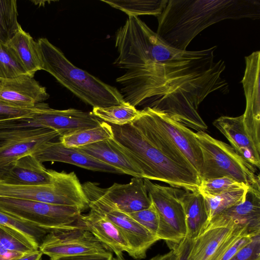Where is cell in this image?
<instances>
[{
	"instance_id": "cell-1",
	"label": "cell",
	"mask_w": 260,
	"mask_h": 260,
	"mask_svg": "<svg viewBox=\"0 0 260 260\" xmlns=\"http://www.w3.org/2000/svg\"><path fill=\"white\" fill-rule=\"evenodd\" d=\"M110 125L113 139L134 158L144 178L198 191L201 181L199 173L157 124L148 107L140 110L129 123Z\"/></svg>"
},
{
	"instance_id": "cell-2",
	"label": "cell",
	"mask_w": 260,
	"mask_h": 260,
	"mask_svg": "<svg viewBox=\"0 0 260 260\" xmlns=\"http://www.w3.org/2000/svg\"><path fill=\"white\" fill-rule=\"evenodd\" d=\"M257 0H168L157 16L156 34L168 45L184 51L202 31L226 19H259Z\"/></svg>"
},
{
	"instance_id": "cell-3",
	"label": "cell",
	"mask_w": 260,
	"mask_h": 260,
	"mask_svg": "<svg viewBox=\"0 0 260 260\" xmlns=\"http://www.w3.org/2000/svg\"><path fill=\"white\" fill-rule=\"evenodd\" d=\"M42 70L84 102L93 108H105L125 103L120 92L73 64L57 47L42 38L37 41Z\"/></svg>"
},
{
	"instance_id": "cell-4",
	"label": "cell",
	"mask_w": 260,
	"mask_h": 260,
	"mask_svg": "<svg viewBox=\"0 0 260 260\" xmlns=\"http://www.w3.org/2000/svg\"><path fill=\"white\" fill-rule=\"evenodd\" d=\"M195 134L203 157L201 180L226 177L248 186L260 188L257 168L240 156L231 145L205 131Z\"/></svg>"
},
{
	"instance_id": "cell-5",
	"label": "cell",
	"mask_w": 260,
	"mask_h": 260,
	"mask_svg": "<svg viewBox=\"0 0 260 260\" xmlns=\"http://www.w3.org/2000/svg\"><path fill=\"white\" fill-rule=\"evenodd\" d=\"M0 210L30 222L48 233L82 228L80 217L82 210L77 207L0 197Z\"/></svg>"
},
{
	"instance_id": "cell-6",
	"label": "cell",
	"mask_w": 260,
	"mask_h": 260,
	"mask_svg": "<svg viewBox=\"0 0 260 260\" xmlns=\"http://www.w3.org/2000/svg\"><path fill=\"white\" fill-rule=\"evenodd\" d=\"M82 187L89 208L105 216L120 230L129 245L128 255L136 259L145 258L148 250L159 239L129 214L117 209L104 196L98 183L87 181Z\"/></svg>"
},
{
	"instance_id": "cell-7",
	"label": "cell",
	"mask_w": 260,
	"mask_h": 260,
	"mask_svg": "<svg viewBox=\"0 0 260 260\" xmlns=\"http://www.w3.org/2000/svg\"><path fill=\"white\" fill-rule=\"evenodd\" d=\"M143 179L159 217L157 236L173 249L186 238L185 216L179 198V188L160 185Z\"/></svg>"
},
{
	"instance_id": "cell-8",
	"label": "cell",
	"mask_w": 260,
	"mask_h": 260,
	"mask_svg": "<svg viewBox=\"0 0 260 260\" xmlns=\"http://www.w3.org/2000/svg\"><path fill=\"white\" fill-rule=\"evenodd\" d=\"M52 183L45 185H24L0 181V197L38 201L67 206H78L81 191L76 179L65 172H51Z\"/></svg>"
},
{
	"instance_id": "cell-9",
	"label": "cell",
	"mask_w": 260,
	"mask_h": 260,
	"mask_svg": "<svg viewBox=\"0 0 260 260\" xmlns=\"http://www.w3.org/2000/svg\"><path fill=\"white\" fill-rule=\"evenodd\" d=\"M102 122L92 112L73 108L56 110L45 103L42 108L29 116L14 119L13 124L20 128L52 129L61 136L77 130L99 126Z\"/></svg>"
},
{
	"instance_id": "cell-10",
	"label": "cell",
	"mask_w": 260,
	"mask_h": 260,
	"mask_svg": "<svg viewBox=\"0 0 260 260\" xmlns=\"http://www.w3.org/2000/svg\"><path fill=\"white\" fill-rule=\"evenodd\" d=\"M39 250L50 260L110 251L89 231L82 228L48 233L40 244Z\"/></svg>"
},
{
	"instance_id": "cell-11",
	"label": "cell",
	"mask_w": 260,
	"mask_h": 260,
	"mask_svg": "<svg viewBox=\"0 0 260 260\" xmlns=\"http://www.w3.org/2000/svg\"><path fill=\"white\" fill-rule=\"evenodd\" d=\"M245 69L241 83L246 99L243 115L245 129L260 152V51L245 57Z\"/></svg>"
},
{
	"instance_id": "cell-12",
	"label": "cell",
	"mask_w": 260,
	"mask_h": 260,
	"mask_svg": "<svg viewBox=\"0 0 260 260\" xmlns=\"http://www.w3.org/2000/svg\"><path fill=\"white\" fill-rule=\"evenodd\" d=\"M49 97L46 88L28 74L0 78V101L4 103L31 108L44 103Z\"/></svg>"
},
{
	"instance_id": "cell-13",
	"label": "cell",
	"mask_w": 260,
	"mask_h": 260,
	"mask_svg": "<svg viewBox=\"0 0 260 260\" xmlns=\"http://www.w3.org/2000/svg\"><path fill=\"white\" fill-rule=\"evenodd\" d=\"M148 108L157 124L194 167L200 176L203 157L195 133L167 114Z\"/></svg>"
},
{
	"instance_id": "cell-14",
	"label": "cell",
	"mask_w": 260,
	"mask_h": 260,
	"mask_svg": "<svg viewBox=\"0 0 260 260\" xmlns=\"http://www.w3.org/2000/svg\"><path fill=\"white\" fill-rule=\"evenodd\" d=\"M32 154L42 163L46 161L61 162L93 171L121 174L114 168L77 148L64 147L59 141L46 143Z\"/></svg>"
},
{
	"instance_id": "cell-15",
	"label": "cell",
	"mask_w": 260,
	"mask_h": 260,
	"mask_svg": "<svg viewBox=\"0 0 260 260\" xmlns=\"http://www.w3.org/2000/svg\"><path fill=\"white\" fill-rule=\"evenodd\" d=\"M102 192L117 209L126 214L147 209L152 204L142 178L133 177L126 184L114 183L108 188H102Z\"/></svg>"
},
{
	"instance_id": "cell-16",
	"label": "cell",
	"mask_w": 260,
	"mask_h": 260,
	"mask_svg": "<svg viewBox=\"0 0 260 260\" xmlns=\"http://www.w3.org/2000/svg\"><path fill=\"white\" fill-rule=\"evenodd\" d=\"M118 170L121 174L144 178L136 160L113 138L77 148Z\"/></svg>"
},
{
	"instance_id": "cell-17",
	"label": "cell",
	"mask_w": 260,
	"mask_h": 260,
	"mask_svg": "<svg viewBox=\"0 0 260 260\" xmlns=\"http://www.w3.org/2000/svg\"><path fill=\"white\" fill-rule=\"evenodd\" d=\"M0 181L15 185H45L52 183V177L43 163L30 154L0 170Z\"/></svg>"
},
{
	"instance_id": "cell-18",
	"label": "cell",
	"mask_w": 260,
	"mask_h": 260,
	"mask_svg": "<svg viewBox=\"0 0 260 260\" xmlns=\"http://www.w3.org/2000/svg\"><path fill=\"white\" fill-rule=\"evenodd\" d=\"M230 221L212 219L208 226L193 239L189 260H211L237 228Z\"/></svg>"
},
{
	"instance_id": "cell-19",
	"label": "cell",
	"mask_w": 260,
	"mask_h": 260,
	"mask_svg": "<svg viewBox=\"0 0 260 260\" xmlns=\"http://www.w3.org/2000/svg\"><path fill=\"white\" fill-rule=\"evenodd\" d=\"M80 224L116 256L129 253L128 244L120 230L103 215L90 209L87 214L81 215Z\"/></svg>"
},
{
	"instance_id": "cell-20",
	"label": "cell",
	"mask_w": 260,
	"mask_h": 260,
	"mask_svg": "<svg viewBox=\"0 0 260 260\" xmlns=\"http://www.w3.org/2000/svg\"><path fill=\"white\" fill-rule=\"evenodd\" d=\"M243 118V115L237 117L222 116L215 119L213 124L225 136L240 156L259 169L260 152L247 135Z\"/></svg>"
},
{
	"instance_id": "cell-21",
	"label": "cell",
	"mask_w": 260,
	"mask_h": 260,
	"mask_svg": "<svg viewBox=\"0 0 260 260\" xmlns=\"http://www.w3.org/2000/svg\"><path fill=\"white\" fill-rule=\"evenodd\" d=\"M212 219L230 221L251 234H260V188L249 187L243 202L223 211Z\"/></svg>"
},
{
	"instance_id": "cell-22",
	"label": "cell",
	"mask_w": 260,
	"mask_h": 260,
	"mask_svg": "<svg viewBox=\"0 0 260 260\" xmlns=\"http://www.w3.org/2000/svg\"><path fill=\"white\" fill-rule=\"evenodd\" d=\"M59 134L50 129L31 137H19L0 142V170L11 162L33 154L46 143L59 137Z\"/></svg>"
},
{
	"instance_id": "cell-23",
	"label": "cell",
	"mask_w": 260,
	"mask_h": 260,
	"mask_svg": "<svg viewBox=\"0 0 260 260\" xmlns=\"http://www.w3.org/2000/svg\"><path fill=\"white\" fill-rule=\"evenodd\" d=\"M179 198L182 204L186 226V238L193 239L210 222L205 199L198 191L179 189Z\"/></svg>"
},
{
	"instance_id": "cell-24",
	"label": "cell",
	"mask_w": 260,
	"mask_h": 260,
	"mask_svg": "<svg viewBox=\"0 0 260 260\" xmlns=\"http://www.w3.org/2000/svg\"><path fill=\"white\" fill-rule=\"evenodd\" d=\"M6 44L28 75L34 77L37 71L42 70L37 42L21 26Z\"/></svg>"
},
{
	"instance_id": "cell-25",
	"label": "cell",
	"mask_w": 260,
	"mask_h": 260,
	"mask_svg": "<svg viewBox=\"0 0 260 260\" xmlns=\"http://www.w3.org/2000/svg\"><path fill=\"white\" fill-rule=\"evenodd\" d=\"M113 138L110 124L105 121L97 126L77 130L59 137L66 147L77 148Z\"/></svg>"
},
{
	"instance_id": "cell-26",
	"label": "cell",
	"mask_w": 260,
	"mask_h": 260,
	"mask_svg": "<svg viewBox=\"0 0 260 260\" xmlns=\"http://www.w3.org/2000/svg\"><path fill=\"white\" fill-rule=\"evenodd\" d=\"M113 8L120 10L128 17L140 15H153L161 13L168 0H101Z\"/></svg>"
},
{
	"instance_id": "cell-27",
	"label": "cell",
	"mask_w": 260,
	"mask_h": 260,
	"mask_svg": "<svg viewBox=\"0 0 260 260\" xmlns=\"http://www.w3.org/2000/svg\"><path fill=\"white\" fill-rule=\"evenodd\" d=\"M93 114L109 124L121 126L130 123L139 114L140 110L125 102L124 104L105 108H93Z\"/></svg>"
},
{
	"instance_id": "cell-28",
	"label": "cell",
	"mask_w": 260,
	"mask_h": 260,
	"mask_svg": "<svg viewBox=\"0 0 260 260\" xmlns=\"http://www.w3.org/2000/svg\"><path fill=\"white\" fill-rule=\"evenodd\" d=\"M16 0H0V41L7 44L17 32L20 24L18 21Z\"/></svg>"
},
{
	"instance_id": "cell-29",
	"label": "cell",
	"mask_w": 260,
	"mask_h": 260,
	"mask_svg": "<svg viewBox=\"0 0 260 260\" xmlns=\"http://www.w3.org/2000/svg\"><path fill=\"white\" fill-rule=\"evenodd\" d=\"M249 187L217 195L203 196L210 221L220 212L243 202Z\"/></svg>"
},
{
	"instance_id": "cell-30",
	"label": "cell",
	"mask_w": 260,
	"mask_h": 260,
	"mask_svg": "<svg viewBox=\"0 0 260 260\" xmlns=\"http://www.w3.org/2000/svg\"><path fill=\"white\" fill-rule=\"evenodd\" d=\"M0 243L7 249L22 254L30 253L39 246L23 233L0 224Z\"/></svg>"
},
{
	"instance_id": "cell-31",
	"label": "cell",
	"mask_w": 260,
	"mask_h": 260,
	"mask_svg": "<svg viewBox=\"0 0 260 260\" xmlns=\"http://www.w3.org/2000/svg\"><path fill=\"white\" fill-rule=\"evenodd\" d=\"M256 235L251 234L246 229L238 226L211 260L230 259L240 249L247 245Z\"/></svg>"
},
{
	"instance_id": "cell-32",
	"label": "cell",
	"mask_w": 260,
	"mask_h": 260,
	"mask_svg": "<svg viewBox=\"0 0 260 260\" xmlns=\"http://www.w3.org/2000/svg\"><path fill=\"white\" fill-rule=\"evenodd\" d=\"M0 224L7 226L23 233L39 246L48 233L30 222L24 221L0 210Z\"/></svg>"
},
{
	"instance_id": "cell-33",
	"label": "cell",
	"mask_w": 260,
	"mask_h": 260,
	"mask_svg": "<svg viewBox=\"0 0 260 260\" xmlns=\"http://www.w3.org/2000/svg\"><path fill=\"white\" fill-rule=\"evenodd\" d=\"M249 186L229 177H221L201 181L198 191L203 196H214Z\"/></svg>"
},
{
	"instance_id": "cell-34",
	"label": "cell",
	"mask_w": 260,
	"mask_h": 260,
	"mask_svg": "<svg viewBox=\"0 0 260 260\" xmlns=\"http://www.w3.org/2000/svg\"><path fill=\"white\" fill-rule=\"evenodd\" d=\"M28 74L6 44L0 41V78H9Z\"/></svg>"
},
{
	"instance_id": "cell-35",
	"label": "cell",
	"mask_w": 260,
	"mask_h": 260,
	"mask_svg": "<svg viewBox=\"0 0 260 260\" xmlns=\"http://www.w3.org/2000/svg\"><path fill=\"white\" fill-rule=\"evenodd\" d=\"M128 214L151 233L157 237L159 217L152 203L151 206L147 209Z\"/></svg>"
},
{
	"instance_id": "cell-36",
	"label": "cell",
	"mask_w": 260,
	"mask_h": 260,
	"mask_svg": "<svg viewBox=\"0 0 260 260\" xmlns=\"http://www.w3.org/2000/svg\"><path fill=\"white\" fill-rule=\"evenodd\" d=\"M44 104L40 103L31 108H21L0 101V121L29 116L42 108Z\"/></svg>"
},
{
	"instance_id": "cell-37",
	"label": "cell",
	"mask_w": 260,
	"mask_h": 260,
	"mask_svg": "<svg viewBox=\"0 0 260 260\" xmlns=\"http://www.w3.org/2000/svg\"><path fill=\"white\" fill-rule=\"evenodd\" d=\"M229 260H260V234L254 236L247 245Z\"/></svg>"
},
{
	"instance_id": "cell-38",
	"label": "cell",
	"mask_w": 260,
	"mask_h": 260,
	"mask_svg": "<svg viewBox=\"0 0 260 260\" xmlns=\"http://www.w3.org/2000/svg\"><path fill=\"white\" fill-rule=\"evenodd\" d=\"M113 257L112 252L107 251L100 253L64 257L55 260H112Z\"/></svg>"
},
{
	"instance_id": "cell-39",
	"label": "cell",
	"mask_w": 260,
	"mask_h": 260,
	"mask_svg": "<svg viewBox=\"0 0 260 260\" xmlns=\"http://www.w3.org/2000/svg\"><path fill=\"white\" fill-rule=\"evenodd\" d=\"M193 239L185 238L175 249L176 254V260H189L188 256L192 246Z\"/></svg>"
},
{
	"instance_id": "cell-40",
	"label": "cell",
	"mask_w": 260,
	"mask_h": 260,
	"mask_svg": "<svg viewBox=\"0 0 260 260\" xmlns=\"http://www.w3.org/2000/svg\"><path fill=\"white\" fill-rule=\"evenodd\" d=\"M23 254L8 250L0 243V260H16Z\"/></svg>"
},
{
	"instance_id": "cell-41",
	"label": "cell",
	"mask_w": 260,
	"mask_h": 260,
	"mask_svg": "<svg viewBox=\"0 0 260 260\" xmlns=\"http://www.w3.org/2000/svg\"><path fill=\"white\" fill-rule=\"evenodd\" d=\"M43 254L39 249L35 251L24 254L16 260H42Z\"/></svg>"
},
{
	"instance_id": "cell-42",
	"label": "cell",
	"mask_w": 260,
	"mask_h": 260,
	"mask_svg": "<svg viewBox=\"0 0 260 260\" xmlns=\"http://www.w3.org/2000/svg\"><path fill=\"white\" fill-rule=\"evenodd\" d=\"M176 251L175 249H171L166 253L157 254L149 260H176Z\"/></svg>"
},
{
	"instance_id": "cell-43",
	"label": "cell",
	"mask_w": 260,
	"mask_h": 260,
	"mask_svg": "<svg viewBox=\"0 0 260 260\" xmlns=\"http://www.w3.org/2000/svg\"><path fill=\"white\" fill-rule=\"evenodd\" d=\"M112 260H126L123 256H116L113 257Z\"/></svg>"
}]
</instances>
